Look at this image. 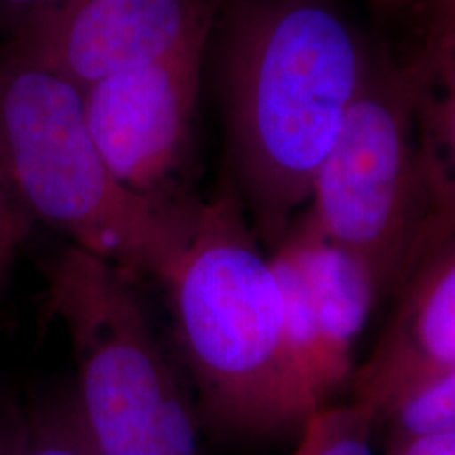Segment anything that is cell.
<instances>
[{
  "instance_id": "obj_1",
  "label": "cell",
  "mask_w": 455,
  "mask_h": 455,
  "mask_svg": "<svg viewBox=\"0 0 455 455\" xmlns=\"http://www.w3.org/2000/svg\"><path fill=\"white\" fill-rule=\"evenodd\" d=\"M369 57L333 0H235L228 11L221 81L235 195L268 253L308 204Z\"/></svg>"
},
{
  "instance_id": "obj_2",
  "label": "cell",
  "mask_w": 455,
  "mask_h": 455,
  "mask_svg": "<svg viewBox=\"0 0 455 455\" xmlns=\"http://www.w3.org/2000/svg\"><path fill=\"white\" fill-rule=\"evenodd\" d=\"M201 422L236 436L298 432L315 413L287 348L281 291L235 192L198 203L158 281Z\"/></svg>"
},
{
  "instance_id": "obj_3",
  "label": "cell",
  "mask_w": 455,
  "mask_h": 455,
  "mask_svg": "<svg viewBox=\"0 0 455 455\" xmlns=\"http://www.w3.org/2000/svg\"><path fill=\"white\" fill-rule=\"evenodd\" d=\"M0 175L24 212L72 247L156 281L184 247L198 204L150 201L114 178L83 89L21 34L0 49Z\"/></svg>"
},
{
  "instance_id": "obj_4",
  "label": "cell",
  "mask_w": 455,
  "mask_h": 455,
  "mask_svg": "<svg viewBox=\"0 0 455 455\" xmlns=\"http://www.w3.org/2000/svg\"><path fill=\"white\" fill-rule=\"evenodd\" d=\"M44 306L70 341L72 395L98 455H201L196 403L124 272L70 244L51 264Z\"/></svg>"
},
{
  "instance_id": "obj_5",
  "label": "cell",
  "mask_w": 455,
  "mask_h": 455,
  "mask_svg": "<svg viewBox=\"0 0 455 455\" xmlns=\"http://www.w3.org/2000/svg\"><path fill=\"white\" fill-rule=\"evenodd\" d=\"M301 218L398 293L424 215L413 66L369 64L338 140L318 167Z\"/></svg>"
},
{
  "instance_id": "obj_6",
  "label": "cell",
  "mask_w": 455,
  "mask_h": 455,
  "mask_svg": "<svg viewBox=\"0 0 455 455\" xmlns=\"http://www.w3.org/2000/svg\"><path fill=\"white\" fill-rule=\"evenodd\" d=\"M215 13L207 0L167 51L83 89L89 129L114 178L150 201H184L175 188L195 144Z\"/></svg>"
},
{
  "instance_id": "obj_7",
  "label": "cell",
  "mask_w": 455,
  "mask_h": 455,
  "mask_svg": "<svg viewBox=\"0 0 455 455\" xmlns=\"http://www.w3.org/2000/svg\"><path fill=\"white\" fill-rule=\"evenodd\" d=\"M396 298L382 338L350 382V401L379 426L409 392L455 367V241L424 261Z\"/></svg>"
},
{
  "instance_id": "obj_8",
  "label": "cell",
  "mask_w": 455,
  "mask_h": 455,
  "mask_svg": "<svg viewBox=\"0 0 455 455\" xmlns=\"http://www.w3.org/2000/svg\"><path fill=\"white\" fill-rule=\"evenodd\" d=\"M204 3L64 0L20 34L84 89L167 51Z\"/></svg>"
},
{
  "instance_id": "obj_9",
  "label": "cell",
  "mask_w": 455,
  "mask_h": 455,
  "mask_svg": "<svg viewBox=\"0 0 455 455\" xmlns=\"http://www.w3.org/2000/svg\"><path fill=\"white\" fill-rule=\"evenodd\" d=\"M276 247L291 255L299 270L316 331L318 401L327 407L352 382L355 346L382 291L365 261L323 236L301 215Z\"/></svg>"
},
{
  "instance_id": "obj_10",
  "label": "cell",
  "mask_w": 455,
  "mask_h": 455,
  "mask_svg": "<svg viewBox=\"0 0 455 455\" xmlns=\"http://www.w3.org/2000/svg\"><path fill=\"white\" fill-rule=\"evenodd\" d=\"M411 66L424 215L407 281L455 241V53H424Z\"/></svg>"
},
{
  "instance_id": "obj_11",
  "label": "cell",
  "mask_w": 455,
  "mask_h": 455,
  "mask_svg": "<svg viewBox=\"0 0 455 455\" xmlns=\"http://www.w3.org/2000/svg\"><path fill=\"white\" fill-rule=\"evenodd\" d=\"M378 418L356 403L316 409L298 430L291 455H375Z\"/></svg>"
},
{
  "instance_id": "obj_12",
  "label": "cell",
  "mask_w": 455,
  "mask_h": 455,
  "mask_svg": "<svg viewBox=\"0 0 455 455\" xmlns=\"http://www.w3.org/2000/svg\"><path fill=\"white\" fill-rule=\"evenodd\" d=\"M382 426H386V447L418 436L455 432V367L401 398L382 419Z\"/></svg>"
},
{
  "instance_id": "obj_13",
  "label": "cell",
  "mask_w": 455,
  "mask_h": 455,
  "mask_svg": "<svg viewBox=\"0 0 455 455\" xmlns=\"http://www.w3.org/2000/svg\"><path fill=\"white\" fill-rule=\"evenodd\" d=\"M21 455H98L70 392H55L26 407Z\"/></svg>"
},
{
  "instance_id": "obj_14",
  "label": "cell",
  "mask_w": 455,
  "mask_h": 455,
  "mask_svg": "<svg viewBox=\"0 0 455 455\" xmlns=\"http://www.w3.org/2000/svg\"><path fill=\"white\" fill-rule=\"evenodd\" d=\"M32 230V218L24 212L0 175V281L7 276L15 255Z\"/></svg>"
},
{
  "instance_id": "obj_15",
  "label": "cell",
  "mask_w": 455,
  "mask_h": 455,
  "mask_svg": "<svg viewBox=\"0 0 455 455\" xmlns=\"http://www.w3.org/2000/svg\"><path fill=\"white\" fill-rule=\"evenodd\" d=\"M61 3L64 0H0V28L7 30L9 36H15Z\"/></svg>"
},
{
  "instance_id": "obj_16",
  "label": "cell",
  "mask_w": 455,
  "mask_h": 455,
  "mask_svg": "<svg viewBox=\"0 0 455 455\" xmlns=\"http://www.w3.org/2000/svg\"><path fill=\"white\" fill-rule=\"evenodd\" d=\"M26 441V409L0 398V455H21Z\"/></svg>"
},
{
  "instance_id": "obj_17",
  "label": "cell",
  "mask_w": 455,
  "mask_h": 455,
  "mask_svg": "<svg viewBox=\"0 0 455 455\" xmlns=\"http://www.w3.org/2000/svg\"><path fill=\"white\" fill-rule=\"evenodd\" d=\"M386 455H455V432L428 435L386 447Z\"/></svg>"
},
{
  "instance_id": "obj_18",
  "label": "cell",
  "mask_w": 455,
  "mask_h": 455,
  "mask_svg": "<svg viewBox=\"0 0 455 455\" xmlns=\"http://www.w3.org/2000/svg\"><path fill=\"white\" fill-rule=\"evenodd\" d=\"M435 21L428 43H447L455 36V0H432Z\"/></svg>"
},
{
  "instance_id": "obj_19",
  "label": "cell",
  "mask_w": 455,
  "mask_h": 455,
  "mask_svg": "<svg viewBox=\"0 0 455 455\" xmlns=\"http://www.w3.org/2000/svg\"><path fill=\"white\" fill-rule=\"evenodd\" d=\"M373 4H378V7L382 9H398L403 7V4L409 3V0H371Z\"/></svg>"
},
{
  "instance_id": "obj_20",
  "label": "cell",
  "mask_w": 455,
  "mask_h": 455,
  "mask_svg": "<svg viewBox=\"0 0 455 455\" xmlns=\"http://www.w3.org/2000/svg\"><path fill=\"white\" fill-rule=\"evenodd\" d=\"M447 53H455V38H453V43L447 47Z\"/></svg>"
}]
</instances>
